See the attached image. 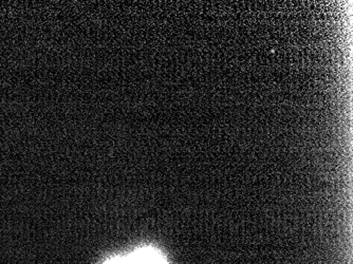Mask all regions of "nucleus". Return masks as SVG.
<instances>
[{
	"label": "nucleus",
	"instance_id": "f257e3e1",
	"mask_svg": "<svg viewBox=\"0 0 353 264\" xmlns=\"http://www.w3.org/2000/svg\"><path fill=\"white\" fill-rule=\"evenodd\" d=\"M111 264H164V262L158 254L152 251H145L134 254L128 259L114 262Z\"/></svg>",
	"mask_w": 353,
	"mask_h": 264
}]
</instances>
